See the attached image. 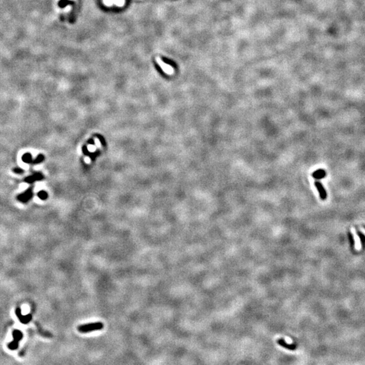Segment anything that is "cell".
<instances>
[{
  "mask_svg": "<svg viewBox=\"0 0 365 365\" xmlns=\"http://www.w3.org/2000/svg\"><path fill=\"white\" fill-rule=\"evenodd\" d=\"M104 324L101 322H93V323L82 325L78 327V331L83 333H86L88 332H91L94 331L101 330L103 329Z\"/></svg>",
  "mask_w": 365,
  "mask_h": 365,
  "instance_id": "6da1fadb",
  "label": "cell"
},
{
  "mask_svg": "<svg viewBox=\"0 0 365 365\" xmlns=\"http://www.w3.org/2000/svg\"><path fill=\"white\" fill-rule=\"evenodd\" d=\"M156 62L158 63V64L160 66V68H162V70L165 72L166 74H169V75H172L174 73V69L173 67L171 66H170L169 64H166L165 62H164L161 58L160 57H157L156 58Z\"/></svg>",
  "mask_w": 365,
  "mask_h": 365,
  "instance_id": "7a4b0ae2",
  "label": "cell"
},
{
  "mask_svg": "<svg viewBox=\"0 0 365 365\" xmlns=\"http://www.w3.org/2000/svg\"><path fill=\"white\" fill-rule=\"evenodd\" d=\"M33 197V189L32 187H30L29 189H28L27 190L25 191L24 192L22 193V194H20V195H18L17 196V199L18 201L21 202H23V203H26L28 201L30 200Z\"/></svg>",
  "mask_w": 365,
  "mask_h": 365,
  "instance_id": "3957f363",
  "label": "cell"
},
{
  "mask_svg": "<svg viewBox=\"0 0 365 365\" xmlns=\"http://www.w3.org/2000/svg\"><path fill=\"white\" fill-rule=\"evenodd\" d=\"M314 185H315L316 188L317 189V190L318 191V194H319L320 195V198L322 200H325L327 198V194L326 192L325 189L323 187V185L322 184L321 182L318 181H314Z\"/></svg>",
  "mask_w": 365,
  "mask_h": 365,
  "instance_id": "277c9868",
  "label": "cell"
},
{
  "mask_svg": "<svg viewBox=\"0 0 365 365\" xmlns=\"http://www.w3.org/2000/svg\"><path fill=\"white\" fill-rule=\"evenodd\" d=\"M351 231H352V236H353L354 240L355 250L359 251L362 249V244H361V241H360V238L359 236L358 235L357 232H356V231L354 228H352Z\"/></svg>",
  "mask_w": 365,
  "mask_h": 365,
  "instance_id": "5b68a950",
  "label": "cell"
},
{
  "mask_svg": "<svg viewBox=\"0 0 365 365\" xmlns=\"http://www.w3.org/2000/svg\"><path fill=\"white\" fill-rule=\"evenodd\" d=\"M43 179V176L39 173H36L33 174L31 176H28V177L24 179V181L28 183H33L36 181H40V180Z\"/></svg>",
  "mask_w": 365,
  "mask_h": 365,
  "instance_id": "8992f818",
  "label": "cell"
},
{
  "mask_svg": "<svg viewBox=\"0 0 365 365\" xmlns=\"http://www.w3.org/2000/svg\"><path fill=\"white\" fill-rule=\"evenodd\" d=\"M326 175H327L326 171L324 169H320L313 172L312 174V177L316 180H318L325 178L326 177Z\"/></svg>",
  "mask_w": 365,
  "mask_h": 365,
  "instance_id": "52a82bcc",
  "label": "cell"
},
{
  "mask_svg": "<svg viewBox=\"0 0 365 365\" xmlns=\"http://www.w3.org/2000/svg\"><path fill=\"white\" fill-rule=\"evenodd\" d=\"M22 160L24 162L27 163V164H30L33 162V158H32V156L30 153H26L24 154L23 158H22Z\"/></svg>",
  "mask_w": 365,
  "mask_h": 365,
  "instance_id": "ba28073f",
  "label": "cell"
},
{
  "mask_svg": "<svg viewBox=\"0 0 365 365\" xmlns=\"http://www.w3.org/2000/svg\"><path fill=\"white\" fill-rule=\"evenodd\" d=\"M43 160H44V156L42 154H39V156L37 157L35 160H33L32 163L33 164H39V163H41V162H43Z\"/></svg>",
  "mask_w": 365,
  "mask_h": 365,
  "instance_id": "9c48e42d",
  "label": "cell"
},
{
  "mask_svg": "<svg viewBox=\"0 0 365 365\" xmlns=\"http://www.w3.org/2000/svg\"><path fill=\"white\" fill-rule=\"evenodd\" d=\"M38 197L41 200H46L48 198V194L44 191H41L38 193Z\"/></svg>",
  "mask_w": 365,
  "mask_h": 365,
  "instance_id": "30bf717a",
  "label": "cell"
},
{
  "mask_svg": "<svg viewBox=\"0 0 365 365\" xmlns=\"http://www.w3.org/2000/svg\"><path fill=\"white\" fill-rule=\"evenodd\" d=\"M112 2L115 5L118 6L119 7H122L124 6V2H125V0H112Z\"/></svg>",
  "mask_w": 365,
  "mask_h": 365,
  "instance_id": "8fae6325",
  "label": "cell"
},
{
  "mask_svg": "<svg viewBox=\"0 0 365 365\" xmlns=\"http://www.w3.org/2000/svg\"><path fill=\"white\" fill-rule=\"evenodd\" d=\"M13 171L15 173H17V174H22L24 172L23 169H20V168H14V169H13Z\"/></svg>",
  "mask_w": 365,
  "mask_h": 365,
  "instance_id": "7c38bea8",
  "label": "cell"
},
{
  "mask_svg": "<svg viewBox=\"0 0 365 365\" xmlns=\"http://www.w3.org/2000/svg\"><path fill=\"white\" fill-rule=\"evenodd\" d=\"M359 231L365 236V228L360 227V228H359Z\"/></svg>",
  "mask_w": 365,
  "mask_h": 365,
  "instance_id": "4fadbf2b",
  "label": "cell"
},
{
  "mask_svg": "<svg viewBox=\"0 0 365 365\" xmlns=\"http://www.w3.org/2000/svg\"><path fill=\"white\" fill-rule=\"evenodd\" d=\"M73 1H76V0H73Z\"/></svg>",
  "mask_w": 365,
  "mask_h": 365,
  "instance_id": "5bb4252c",
  "label": "cell"
}]
</instances>
